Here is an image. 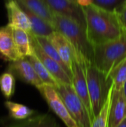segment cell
Masks as SVG:
<instances>
[{
    "mask_svg": "<svg viewBox=\"0 0 126 127\" xmlns=\"http://www.w3.org/2000/svg\"><path fill=\"white\" fill-rule=\"evenodd\" d=\"M82 9L85 20L86 36L93 48L114 41L123 33L116 12L95 4Z\"/></svg>",
    "mask_w": 126,
    "mask_h": 127,
    "instance_id": "cell-1",
    "label": "cell"
},
{
    "mask_svg": "<svg viewBox=\"0 0 126 127\" xmlns=\"http://www.w3.org/2000/svg\"><path fill=\"white\" fill-rule=\"evenodd\" d=\"M52 14L55 30L69 42L74 59L84 68L94 63V48L88 40L85 29L73 19L55 12Z\"/></svg>",
    "mask_w": 126,
    "mask_h": 127,
    "instance_id": "cell-2",
    "label": "cell"
},
{
    "mask_svg": "<svg viewBox=\"0 0 126 127\" xmlns=\"http://www.w3.org/2000/svg\"><path fill=\"white\" fill-rule=\"evenodd\" d=\"M88 93L94 119L101 112L108 98L113 81L106 74L100 70L94 63L85 68ZM94 121V120H93Z\"/></svg>",
    "mask_w": 126,
    "mask_h": 127,
    "instance_id": "cell-3",
    "label": "cell"
},
{
    "mask_svg": "<svg viewBox=\"0 0 126 127\" xmlns=\"http://www.w3.org/2000/svg\"><path fill=\"white\" fill-rule=\"evenodd\" d=\"M126 58V32L114 41L94 47V63L107 75Z\"/></svg>",
    "mask_w": 126,
    "mask_h": 127,
    "instance_id": "cell-4",
    "label": "cell"
},
{
    "mask_svg": "<svg viewBox=\"0 0 126 127\" xmlns=\"http://www.w3.org/2000/svg\"><path fill=\"white\" fill-rule=\"evenodd\" d=\"M54 88L78 127H91V116L73 86L58 84Z\"/></svg>",
    "mask_w": 126,
    "mask_h": 127,
    "instance_id": "cell-5",
    "label": "cell"
},
{
    "mask_svg": "<svg viewBox=\"0 0 126 127\" xmlns=\"http://www.w3.org/2000/svg\"><path fill=\"white\" fill-rule=\"evenodd\" d=\"M31 45L33 51V54L38 57V59L42 62L45 67L48 69L50 74L53 77L58 84H68L72 85V80L67 72L63 69V68L54 60L50 58L47 55L42 48L40 47L37 42L35 36L30 33Z\"/></svg>",
    "mask_w": 126,
    "mask_h": 127,
    "instance_id": "cell-6",
    "label": "cell"
},
{
    "mask_svg": "<svg viewBox=\"0 0 126 127\" xmlns=\"http://www.w3.org/2000/svg\"><path fill=\"white\" fill-rule=\"evenodd\" d=\"M38 90L41 92L52 111L63 121L66 127H78L53 86L43 85Z\"/></svg>",
    "mask_w": 126,
    "mask_h": 127,
    "instance_id": "cell-7",
    "label": "cell"
},
{
    "mask_svg": "<svg viewBox=\"0 0 126 127\" xmlns=\"http://www.w3.org/2000/svg\"><path fill=\"white\" fill-rule=\"evenodd\" d=\"M72 86L80 98L85 106L86 107L91 118V121L94 120V115L92 112L91 103L88 93V88L87 83V77H86V71L85 68H84L81 64H79L74 57L72 62Z\"/></svg>",
    "mask_w": 126,
    "mask_h": 127,
    "instance_id": "cell-8",
    "label": "cell"
},
{
    "mask_svg": "<svg viewBox=\"0 0 126 127\" xmlns=\"http://www.w3.org/2000/svg\"><path fill=\"white\" fill-rule=\"evenodd\" d=\"M8 71L21 80L30 84L37 89H39L45 85L37 75L27 57L10 62L8 66Z\"/></svg>",
    "mask_w": 126,
    "mask_h": 127,
    "instance_id": "cell-9",
    "label": "cell"
},
{
    "mask_svg": "<svg viewBox=\"0 0 126 127\" xmlns=\"http://www.w3.org/2000/svg\"><path fill=\"white\" fill-rule=\"evenodd\" d=\"M52 12L76 21L85 29V20L82 7L69 0H43Z\"/></svg>",
    "mask_w": 126,
    "mask_h": 127,
    "instance_id": "cell-10",
    "label": "cell"
},
{
    "mask_svg": "<svg viewBox=\"0 0 126 127\" xmlns=\"http://www.w3.org/2000/svg\"><path fill=\"white\" fill-rule=\"evenodd\" d=\"M5 7L8 18L7 25L12 28L21 29L31 33V22L25 10L15 0H7Z\"/></svg>",
    "mask_w": 126,
    "mask_h": 127,
    "instance_id": "cell-11",
    "label": "cell"
},
{
    "mask_svg": "<svg viewBox=\"0 0 126 127\" xmlns=\"http://www.w3.org/2000/svg\"><path fill=\"white\" fill-rule=\"evenodd\" d=\"M126 118V99L123 88L119 91L113 89L109 111L108 127H117Z\"/></svg>",
    "mask_w": 126,
    "mask_h": 127,
    "instance_id": "cell-12",
    "label": "cell"
},
{
    "mask_svg": "<svg viewBox=\"0 0 126 127\" xmlns=\"http://www.w3.org/2000/svg\"><path fill=\"white\" fill-rule=\"evenodd\" d=\"M0 53L7 61L14 62L21 59L15 45L13 28L7 25L0 28Z\"/></svg>",
    "mask_w": 126,
    "mask_h": 127,
    "instance_id": "cell-13",
    "label": "cell"
},
{
    "mask_svg": "<svg viewBox=\"0 0 126 127\" xmlns=\"http://www.w3.org/2000/svg\"><path fill=\"white\" fill-rule=\"evenodd\" d=\"M48 39L56 48L65 65L68 68L70 71H71L72 62L74 55L72 47L69 42L62 34L56 31H54L49 37H48Z\"/></svg>",
    "mask_w": 126,
    "mask_h": 127,
    "instance_id": "cell-14",
    "label": "cell"
},
{
    "mask_svg": "<svg viewBox=\"0 0 126 127\" xmlns=\"http://www.w3.org/2000/svg\"><path fill=\"white\" fill-rule=\"evenodd\" d=\"M20 6L29 10L33 13L48 22L54 29L53 14L43 0H15ZM56 31V30H55Z\"/></svg>",
    "mask_w": 126,
    "mask_h": 127,
    "instance_id": "cell-15",
    "label": "cell"
},
{
    "mask_svg": "<svg viewBox=\"0 0 126 127\" xmlns=\"http://www.w3.org/2000/svg\"><path fill=\"white\" fill-rule=\"evenodd\" d=\"M13 34L20 58H27L33 54L30 33L24 30L13 28Z\"/></svg>",
    "mask_w": 126,
    "mask_h": 127,
    "instance_id": "cell-16",
    "label": "cell"
},
{
    "mask_svg": "<svg viewBox=\"0 0 126 127\" xmlns=\"http://www.w3.org/2000/svg\"><path fill=\"white\" fill-rule=\"evenodd\" d=\"M22 7V6H21ZM25 10L26 14L27 15L32 25L31 33L36 36H42V37H49L55 31V29L45 20L33 13L29 10L22 7Z\"/></svg>",
    "mask_w": 126,
    "mask_h": 127,
    "instance_id": "cell-17",
    "label": "cell"
},
{
    "mask_svg": "<svg viewBox=\"0 0 126 127\" xmlns=\"http://www.w3.org/2000/svg\"><path fill=\"white\" fill-rule=\"evenodd\" d=\"M23 121L7 127H60L54 118L48 114L32 116Z\"/></svg>",
    "mask_w": 126,
    "mask_h": 127,
    "instance_id": "cell-18",
    "label": "cell"
},
{
    "mask_svg": "<svg viewBox=\"0 0 126 127\" xmlns=\"http://www.w3.org/2000/svg\"><path fill=\"white\" fill-rule=\"evenodd\" d=\"M27 59L32 64L37 75L45 85L52 86L53 87L58 85V83L56 81L53 77L50 74L48 69L45 67V65L42 63V62L38 59V57L34 54L28 57Z\"/></svg>",
    "mask_w": 126,
    "mask_h": 127,
    "instance_id": "cell-19",
    "label": "cell"
},
{
    "mask_svg": "<svg viewBox=\"0 0 126 127\" xmlns=\"http://www.w3.org/2000/svg\"><path fill=\"white\" fill-rule=\"evenodd\" d=\"M34 36V35H33ZM37 42L39 43V45H40V47L42 48V50L45 51V53L48 55L50 58H52L53 60H54L55 61H56L62 68L63 69L67 72V74L69 75V77H71V80H72V72L71 71H70L68 69V68L65 65V63H63V61L62 60L60 56L59 55L58 52L56 51V48L53 47V45L50 43V42L48 40V39L47 37H42V36H34Z\"/></svg>",
    "mask_w": 126,
    "mask_h": 127,
    "instance_id": "cell-20",
    "label": "cell"
},
{
    "mask_svg": "<svg viewBox=\"0 0 126 127\" xmlns=\"http://www.w3.org/2000/svg\"><path fill=\"white\" fill-rule=\"evenodd\" d=\"M4 105L9 112L10 117L18 121H23L27 119L32 117L35 112L33 109L25 105L14 103L10 100L6 101L4 103Z\"/></svg>",
    "mask_w": 126,
    "mask_h": 127,
    "instance_id": "cell-21",
    "label": "cell"
},
{
    "mask_svg": "<svg viewBox=\"0 0 126 127\" xmlns=\"http://www.w3.org/2000/svg\"><path fill=\"white\" fill-rule=\"evenodd\" d=\"M113 81L116 91L122 89L126 81V58L117 65L108 75Z\"/></svg>",
    "mask_w": 126,
    "mask_h": 127,
    "instance_id": "cell-22",
    "label": "cell"
},
{
    "mask_svg": "<svg viewBox=\"0 0 126 127\" xmlns=\"http://www.w3.org/2000/svg\"><path fill=\"white\" fill-rule=\"evenodd\" d=\"M114 89V84L112 85L108 98L105 105L103 106L101 112L100 114L94 118V121L91 122V127H108V119H109V111L111 103V98H112V93Z\"/></svg>",
    "mask_w": 126,
    "mask_h": 127,
    "instance_id": "cell-23",
    "label": "cell"
},
{
    "mask_svg": "<svg viewBox=\"0 0 126 127\" xmlns=\"http://www.w3.org/2000/svg\"><path fill=\"white\" fill-rule=\"evenodd\" d=\"M15 76L9 71L0 75V89L6 99H10L15 91Z\"/></svg>",
    "mask_w": 126,
    "mask_h": 127,
    "instance_id": "cell-24",
    "label": "cell"
},
{
    "mask_svg": "<svg viewBox=\"0 0 126 127\" xmlns=\"http://www.w3.org/2000/svg\"><path fill=\"white\" fill-rule=\"evenodd\" d=\"M126 0H94V4L110 11H117Z\"/></svg>",
    "mask_w": 126,
    "mask_h": 127,
    "instance_id": "cell-25",
    "label": "cell"
},
{
    "mask_svg": "<svg viewBox=\"0 0 126 127\" xmlns=\"http://www.w3.org/2000/svg\"><path fill=\"white\" fill-rule=\"evenodd\" d=\"M119 19L120 24L123 32H126V1L124 4L117 10L115 11Z\"/></svg>",
    "mask_w": 126,
    "mask_h": 127,
    "instance_id": "cell-26",
    "label": "cell"
},
{
    "mask_svg": "<svg viewBox=\"0 0 126 127\" xmlns=\"http://www.w3.org/2000/svg\"><path fill=\"white\" fill-rule=\"evenodd\" d=\"M76 2L79 6L84 7L94 4V0H76Z\"/></svg>",
    "mask_w": 126,
    "mask_h": 127,
    "instance_id": "cell-27",
    "label": "cell"
},
{
    "mask_svg": "<svg viewBox=\"0 0 126 127\" xmlns=\"http://www.w3.org/2000/svg\"><path fill=\"white\" fill-rule=\"evenodd\" d=\"M117 127H126V118L124 119Z\"/></svg>",
    "mask_w": 126,
    "mask_h": 127,
    "instance_id": "cell-28",
    "label": "cell"
},
{
    "mask_svg": "<svg viewBox=\"0 0 126 127\" xmlns=\"http://www.w3.org/2000/svg\"><path fill=\"white\" fill-rule=\"evenodd\" d=\"M123 90H124V94H125V96H126V81L124 84V86H123Z\"/></svg>",
    "mask_w": 126,
    "mask_h": 127,
    "instance_id": "cell-29",
    "label": "cell"
},
{
    "mask_svg": "<svg viewBox=\"0 0 126 127\" xmlns=\"http://www.w3.org/2000/svg\"><path fill=\"white\" fill-rule=\"evenodd\" d=\"M0 60H4L7 61V60H6V59H5V58H4L3 56H2V54H1V53H0Z\"/></svg>",
    "mask_w": 126,
    "mask_h": 127,
    "instance_id": "cell-30",
    "label": "cell"
},
{
    "mask_svg": "<svg viewBox=\"0 0 126 127\" xmlns=\"http://www.w3.org/2000/svg\"><path fill=\"white\" fill-rule=\"evenodd\" d=\"M69 1H72V2H74V3H76V4H77V2H76V0H69Z\"/></svg>",
    "mask_w": 126,
    "mask_h": 127,
    "instance_id": "cell-31",
    "label": "cell"
}]
</instances>
